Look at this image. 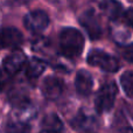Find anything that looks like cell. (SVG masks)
<instances>
[{"label":"cell","instance_id":"obj_1","mask_svg":"<svg viewBox=\"0 0 133 133\" xmlns=\"http://www.w3.org/2000/svg\"><path fill=\"white\" fill-rule=\"evenodd\" d=\"M84 47V37L76 28H64L60 34V48L68 58H76L81 55Z\"/></svg>","mask_w":133,"mask_h":133},{"label":"cell","instance_id":"obj_2","mask_svg":"<svg viewBox=\"0 0 133 133\" xmlns=\"http://www.w3.org/2000/svg\"><path fill=\"white\" fill-rule=\"evenodd\" d=\"M88 63L92 66L99 68L106 72H116L119 69V61L115 56L99 49H94L88 55Z\"/></svg>","mask_w":133,"mask_h":133},{"label":"cell","instance_id":"obj_3","mask_svg":"<svg viewBox=\"0 0 133 133\" xmlns=\"http://www.w3.org/2000/svg\"><path fill=\"white\" fill-rule=\"evenodd\" d=\"M117 85L113 82L106 83L99 89L98 94H97L96 101H95V106H96L97 112L103 113L108 112L112 109L113 104H115L116 97H117Z\"/></svg>","mask_w":133,"mask_h":133},{"label":"cell","instance_id":"obj_4","mask_svg":"<svg viewBox=\"0 0 133 133\" xmlns=\"http://www.w3.org/2000/svg\"><path fill=\"white\" fill-rule=\"evenodd\" d=\"M23 23L29 32L34 33V34H39L48 27L49 16L46 12L36 9V11H32L28 14H26L25 19H23Z\"/></svg>","mask_w":133,"mask_h":133},{"label":"cell","instance_id":"obj_5","mask_svg":"<svg viewBox=\"0 0 133 133\" xmlns=\"http://www.w3.org/2000/svg\"><path fill=\"white\" fill-rule=\"evenodd\" d=\"M79 21L84 27V29L87 30V33L89 34L90 39L97 40L102 36L101 20H99L98 14L95 12V9H87L81 15Z\"/></svg>","mask_w":133,"mask_h":133},{"label":"cell","instance_id":"obj_6","mask_svg":"<svg viewBox=\"0 0 133 133\" xmlns=\"http://www.w3.org/2000/svg\"><path fill=\"white\" fill-rule=\"evenodd\" d=\"M41 90H42L43 96L47 99H49V101H56L63 94L64 83L60 78L54 77V76H49V77L44 78V81L42 82Z\"/></svg>","mask_w":133,"mask_h":133},{"label":"cell","instance_id":"obj_7","mask_svg":"<svg viewBox=\"0 0 133 133\" xmlns=\"http://www.w3.org/2000/svg\"><path fill=\"white\" fill-rule=\"evenodd\" d=\"M37 115V110L30 102L20 104V105L13 106V111L11 115V120L19 123H23V124H28L32 122Z\"/></svg>","mask_w":133,"mask_h":133},{"label":"cell","instance_id":"obj_8","mask_svg":"<svg viewBox=\"0 0 133 133\" xmlns=\"http://www.w3.org/2000/svg\"><path fill=\"white\" fill-rule=\"evenodd\" d=\"M26 64V56L21 50H14L11 53L2 63V70L7 75H15L18 74L23 65Z\"/></svg>","mask_w":133,"mask_h":133},{"label":"cell","instance_id":"obj_9","mask_svg":"<svg viewBox=\"0 0 133 133\" xmlns=\"http://www.w3.org/2000/svg\"><path fill=\"white\" fill-rule=\"evenodd\" d=\"M0 40L4 48H16L22 43L23 36L19 29L7 27L0 30Z\"/></svg>","mask_w":133,"mask_h":133},{"label":"cell","instance_id":"obj_10","mask_svg":"<svg viewBox=\"0 0 133 133\" xmlns=\"http://www.w3.org/2000/svg\"><path fill=\"white\" fill-rule=\"evenodd\" d=\"M75 87L81 96H89L92 91L94 79L87 70H79L75 78Z\"/></svg>","mask_w":133,"mask_h":133},{"label":"cell","instance_id":"obj_11","mask_svg":"<svg viewBox=\"0 0 133 133\" xmlns=\"http://www.w3.org/2000/svg\"><path fill=\"white\" fill-rule=\"evenodd\" d=\"M101 9L103 14L111 21H117L123 16V6L118 0H102Z\"/></svg>","mask_w":133,"mask_h":133},{"label":"cell","instance_id":"obj_12","mask_svg":"<svg viewBox=\"0 0 133 133\" xmlns=\"http://www.w3.org/2000/svg\"><path fill=\"white\" fill-rule=\"evenodd\" d=\"M95 124V118L90 112H88L87 109H81L78 113L71 122L75 129L77 130H88Z\"/></svg>","mask_w":133,"mask_h":133},{"label":"cell","instance_id":"obj_13","mask_svg":"<svg viewBox=\"0 0 133 133\" xmlns=\"http://www.w3.org/2000/svg\"><path fill=\"white\" fill-rule=\"evenodd\" d=\"M46 70V62L41 58L33 57L26 66V76L29 79H36Z\"/></svg>","mask_w":133,"mask_h":133},{"label":"cell","instance_id":"obj_14","mask_svg":"<svg viewBox=\"0 0 133 133\" xmlns=\"http://www.w3.org/2000/svg\"><path fill=\"white\" fill-rule=\"evenodd\" d=\"M42 125L44 126V130H51V131H56L60 133L63 129V124L61 122V119L54 113L46 116L42 120Z\"/></svg>","mask_w":133,"mask_h":133},{"label":"cell","instance_id":"obj_15","mask_svg":"<svg viewBox=\"0 0 133 133\" xmlns=\"http://www.w3.org/2000/svg\"><path fill=\"white\" fill-rule=\"evenodd\" d=\"M8 99H9V102L13 104V106H16V105H20V104L29 102L26 90L20 89V88H14V89H12L11 91H9Z\"/></svg>","mask_w":133,"mask_h":133},{"label":"cell","instance_id":"obj_16","mask_svg":"<svg viewBox=\"0 0 133 133\" xmlns=\"http://www.w3.org/2000/svg\"><path fill=\"white\" fill-rule=\"evenodd\" d=\"M120 84L126 96L133 97V71H125L120 77Z\"/></svg>","mask_w":133,"mask_h":133},{"label":"cell","instance_id":"obj_17","mask_svg":"<svg viewBox=\"0 0 133 133\" xmlns=\"http://www.w3.org/2000/svg\"><path fill=\"white\" fill-rule=\"evenodd\" d=\"M6 133H30L29 124L9 120L6 125Z\"/></svg>","mask_w":133,"mask_h":133},{"label":"cell","instance_id":"obj_18","mask_svg":"<svg viewBox=\"0 0 133 133\" xmlns=\"http://www.w3.org/2000/svg\"><path fill=\"white\" fill-rule=\"evenodd\" d=\"M112 36L116 42H118V43H124L130 37V33L127 32L125 28H123V27L119 28V26H116V27L112 28Z\"/></svg>","mask_w":133,"mask_h":133},{"label":"cell","instance_id":"obj_19","mask_svg":"<svg viewBox=\"0 0 133 133\" xmlns=\"http://www.w3.org/2000/svg\"><path fill=\"white\" fill-rule=\"evenodd\" d=\"M123 22L127 26V27L133 29V8H129L123 13Z\"/></svg>","mask_w":133,"mask_h":133},{"label":"cell","instance_id":"obj_20","mask_svg":"<svg viewBox=\"0 0 133 133\" xmlns=\"http://www.w3.org/2000/svg\"><path fill=\"white\" fill-rule=\"evenodd\" d=\"M49 47V42L47 39H37L33 42V49L36 51H42Z\"/></svg>","mask_w":133,"mask_h":133},{"label":"cell","instance_id":"obj_21","mask_svg":"<svg viewBox=\"0 0 133 133\" xmlns=\"http://www.w3.org/2000/svg\"><path fill=\"white\" fill-rule=\"evenodd\" d=\"M123 56L126 61L129 62H133V43L129 44L127 47H125L124 51H123Z\"/></svg>","mask_w":133,"mask_h":133},{"label":"cell","instance_id":"obj_22","mask_svg":"<svg viewBox=\"0 0 133 133\" xmlns=\"http://www.w3.org/2000/svg\"><path fill=\"white\" fill-rule=\"evenodd\" d=\"M6 81H7V74L4 70H0V91L4 89Z\"/></svg>","mask_w":133,"mask_h":133},{"label":"cell","instance_id":"obj_23","mask_svg":"<svg viewBox=\"0 0 133 133\" xmlns=\"http://www.w3.org/2000/svg\"><path fill=\"white\" fill-rule=\"evenodd\" d=\"M118 133H133V129H131V127H124Z\"/></svg>","mask_w":133,"mask_h":133},{"label":"cell","instance_id":"obj_24","mask_svg":"<svg viewBox=\"0 0 133 133\" xmlns=\"http://www.w3.org/2000/svg\"><path fill=\"white\" fill-rule=\"evenodd\" d=\"M40 133H60V132H56V131H51V130H42Z\"/></svg>","mask_w":133,"mask_h":133},{"label":"cell","instance_id":"obj_25","mask_svg":"<svg viewBox=\"0 0 133 133\" xmlns=\"http://www.w3.org/2000/svg\"><path fill=\"white\" fill-rule=\"evenodd\" d=\"M18 2H22V4H27V2L32 1V0H16Z\"/></svg>","mask_w":133,"mask_h":133},{"label":"cell","instance_id":"obj_26","mask_svg":"<svg viewBox=\"0 0 133 133\" xmlns=\"http://www.w3.org/2000/svg\"><path fill=\"white\" fill-rule=\"evenodd\" d=\"M4 47H2V43H1V40H0V49H2Z\"/></svg>","mask_w":133,"mask_h":133},{"label":"cell","instance_id":"obj_27","mask_svg":"<svg viewBox=\"0 0 133 133\" xmlns=\"http://www.w3.org/2000/svg\"><path fill=\"white\" fill-rule=\"evenodd\" d=\"M87 133H91V132H87Z\"/></svg>","mask_w":133,"mask_h":133}]
</instances>
